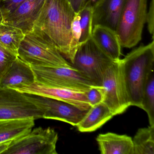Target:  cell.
<instances>
[{"label":"cell","instance_id":"obj_1","mask_svg":"<svg viewBox=\"0 0 154 154\" xmlns=\"http://www.w3.org/2000/svg\"><path fill=\"white\" fill-rule=\"evenodd\" d=\"M75 13L68 0H45L32 31L70 62L71 29Z\"/></svg>","mask_w":154,"mask_h":154},{"label":"cell","instance_id":"obj_2","mask_svg":"<svg viewBox=\"0 0 154 154\" xmlns=\"http://www.w3.org/2000/svg\"><path fill=\"white\" fill-rule=\"evenodd\" d=\"M119 64L131 106L141 109L144 85L149 75L154 70V39L120 59Z\"/></svg>","mask_w":154,"mask_h":154},{"label":"cell","instance_id":"obj_3","mask_svg":"<svg viewBox=\"0 0 154 154\" xmlns=\"http://www.w3.org/2000/svg\"><path fill=\"white\" fill-rule=\"evenodd\" d=\"M18 57L30 66H72L54 46L33 32L25 34Z\"/></svg>","mask_w":154,"mask_h":154},{"label":"cell","instance_id":"obj_4","mask_svg":"<svg viewBox=\"0 0 154 154\" xmlns=\"http://www.w3.org/2000/svg\"><path fill=\"white\" fill-rule=\"evenodd\" d=\"M114 62L91 37L79 45L71 64L94 85L101 86L104 73Z\"/></svg>","mask_w":154,"mask_h":154},{"label":"cell","instance_id":"obj_5","mask_svg":"<svg viewBox=\"0 0 154 154\" xmlns=\"http://www.w3.org/2000/svg\"><path fill=\"white\" fill-rule=\"evenodd\" d=\"M147 0H126L116 29L122 47L131 48L142 38Z\"/></svg>","mask_w":154,"mask_h":154},{"label":"cell","instance_id":"obj_6","mask_svg":"<svg viewBox=\"0 0 154 154\" xmlns=\"http://www.w3.org/2000/svg\"><path fill=\"white\" fill-rule=\"evenodd\" d=\"M35 82L48 86L85 92L93 83L72 67L31 66Z\"/></svg>","mask_w":154,"mask_h":154},{"label":"cell","instance_id":"obj_7","mask_svg":"<svg viewBox=\"0 0 154 154\" xmlns=\"http://www.w3.org/2000/svg\"><path fill=\"white\" fill-rule=\"evenodd\" d=\"M58 139L54 129L35 128L11 141L4 154H57Z\"/></svg>","mask_w":154,"mask_h":154},{"label":"cell","instance_id":"obj_8","mask_svg":"<svg viewBox=\"0 0 154 154\" xmlns=\"http://www.w3.org/2000/svg\"><path fill=\"white\" fill-rule=\"evenodd\" d=\"M42 110L27 94L0 86V120L19 119H43Z\"/></svg>","mask_w":154,"mask_h":154},{"label":"cell","instance_id":"obj_9","mask_svg":"<svg viewBox=\"0 0 154 154\" xmlns=\"http://www.w3.org/2000/svg\"><path fill=\"white\" fill-rule=\"evenodd\" d=\"M119 60L114 62L106 70L101 85L104 92L103 103L114 116L122 114L131 106L122 79Z\"/></svg>","mask_w":154,"mask_h":154},{"label":"cell","instance_id":"obj_10","mask_svg":"<svg viewBox=\"0 0 154 154\" xmlns=\"http://www.w3.org/2000/svg\"><path fill=\"white\" fill-rule=\"evenodd\" d=\"M28 96L42 110L43 119L60 121L76 127L87 111L59 100L38 95Z\"/></svg>","mask_w":154,"mask_h":154},{"label":"cell","instance_id":"obj_11","mask_svg":"<svg viewBox=\"0 0 154 154\" xmlns=\"http://www.w3.org/2000/svg\"><path fill=\"white\" fill-rule=\"evenodd\" d=\"M13 89L26 94L38 95L65 102L83 110H88L91 108L86 100L85 92L48 86L35 82Z\"/></svg>","mask_w":154,"mask_h":154},{"label":"cell","instance_id":"obj_12","mask_svg":"<svg viewBox=\"0 0 154 154\" xmlns=\"http://www.w3.org/2000/svg\"><path fill=\"white\" fill-rule=\"evenodd\" d=\"M45 0H27L3 20L2 23L21 29L25 34L32 32Z\"/></svg>","mask_w":154,"mask_h":154},{"label":"cell","instance_id":"obj_13","mask_svg":"<svg viewBox=\"0 0 154 154\" xmlns=\"http://www.w3.org/2000/svg\"><path fill=\"white\" fill-rule=\"evenodd\" d=\"M126 0H100L93 8V26L100 25L116 31Z\"/></svg>","mask_w":154,"mask_h":154},{"label":"cell","instance_id":"obj_14","mask_svg":"<svg viewBox=\"0 0 154 154\" xmlns=\"http://www.w3.org/2000/svg\"><path fill=\"white\" fill-rule=\"evenodd\" d=\"M35 82L32 67L18 57L0 79V86L14 89Z\"/></svg>","mask_w":154,"mask_h":154},{"label":"cell","instance_id":"obj_15","mask_svg":"<svg viewBox=\"0 0 154 154\" xmlns=\"http://www.w3.org/2000/svg\"><path fill=\"white\" fill-rule=\"evenodd\" d=\"M92 38L98 46L114 62H118L121 55V46L115 30L104 26H94Z\"/></svg>","mask_w":154,"mask_h":154},{"label":"cell","instance_id":"obj_16","mask_svg":"<svg viewBox=\"0 0 154 154\" xmlns=\"http://www.w3.org/2000/svg\"><path fill=\"white\" fill-rule=\"evenodd\" d=\"M101 154H133L132 138L112 132L100 134L96 138Z\"/></svg>","mask_w":154,"mask_h":154},{"label":"cell","instance_id":"obj_17","mask_svg":"<svg viewBox=\"0 0 154 154\" xmlns=\"http://www.w3.org/2000/svg\"><path fill=\"white\" fill-rule=\"evenodd\" d=\"M114 115L103 102L91 107L76 127L79 131L90 132L97 130Z\"/></svg>","mask_w":154,"mask_h":154},{"label":"cell","instance_id":"obj_18","mask_svg":"<svg viewBox=\"0 0 154 154\" xmlns=\"http://www.w3.org/2000/svg\"><path fill=\"white\" fill-rule=\"evenodd\" d=\"M33 119L0 120V144L11 142L27 133L35 125Z\"/></svg>","mask_w":154,"mask_h":154},{"label":"cell","instance_id":"obj_19","mask_svg":"<svg viewBox=\"0 0 154 154\" xmlns=\"http://www.w3.org/2000/svg\"><path fill=\"white\" fill-rule=\"evenodd\" d=\"M25 35L20 29L2 22L0 23V45L17 56L20 43Z\"/></svg>","mask_w":154,"mask_h":154},{"label":"cell","instance_id":"obj_20","mask_svg":"<svg viewBox=\"0 0 154 154\" xmlns=\"http://www.w3.org/2000/svg\"><path fill=\"white\" fill-rule=\"evenodd\" d=\"M132 142L133 154H154V126L139 129Z\"/></svg>","mask_w":154,"mask_h":154},{"label":"cell","instance_id":"obj_21","mask_svg":"<svg viewBox=\"0 0 154 154\" xmlns=\"http://www.w3.org/2000/svg\"><path fill=\"white\" fill-rule=\"evenodd\" d=\"M141 109L147 114L149 126H154V70L149 75L144 85Z\"/></svg>","mask_w":154,"mask_h":154},{"label":"cell","instance_id":"obj_22","mask_svg":"<svg viewBox=\"0 0 154 154\" xmlns=\"http://www.w3.org/2000/svg\"><path fill=\"white\" fill-rule=\"evenodd\" d=\"M93 7L85 6L78 12L81 31L80 45L91 38L93 28Z\"/></svg>","mask_w":154,"mask_h":154},{"label":"cell","instance_id":"obj_23","mask_svg":"<svg viewBox=\"0 0 154 154\" xmlns=\"http://www.w3.org/2000/svg\"><path fill=\"white\" fill-rule=\"evenodd\" d=\"M79 13H75V16L73 20L72 25V35L70 42V54L71 60L70 63L72 62L75 54L80 45V37H81V28L79 21Z\"/></svg>","mask_w":154,"mask_h":154},{"label":"cell","instance_id":"obj_24","mask_svg":"<svg viewBox=\"0 0 154 154\" xmlns=\"http://www.w3.org/2000/svg\"><path fill=\"white\" fill-rule=\"evenodd\" d=\"M17 57V55L0 45V79Z\"/></svg>","mask_w":154,"mask_h":154},{"label":"cell","instance_id":"obj_25","mask_svg":"<svg viewBox=\"0 0 154 154\" xmlns=\"http://www.w3.org/2000/svg\"><path fill=\"white\" fill-rule=\"evenodd\" d=\"M86 100L91 107L103 102L104 92L101 86H93L85 91Z\"/></svg>","mask_w":154,"mask_h":154},{"label":"cell","instance_id":"obj_26","mask_svg":"<svg viewBox=\"0 0 154 154\" xmlns=\"http://www.w3.org/2000/svg\"><path fill=\"white\" fill-rule=\"evenodd\" d=\"M27 0H0V10L3 20Z\"/></svg>","mask_w":154,"mask_h":154},{"label":"cell","instance_id":"obj_27","mask_svg":"<svg viewBox=\"0 0 154 154\" xmlns=\"http://www.w3.org/2000/svg\"><path fill=\"white\" fill-rule=\"evenodd\" d=\"M146 22L147 24L148 30L153 38L154 31V0L150 1L149 8L147 11Z\"/></svg>","mask_w":154,"mask_h":154},{"label":"cell","instance_id":"obj_28","mask_svg":"<svg viewBox=\"0 0 154 154\" xmlns=\"http://www.w3.org/2000/svg\"><path fill=\"white\" fill-rule=\"evenodd\" d=\"M75 13H78L82 8L83 0H68Z\"/></svg>","mask_w":154,"mask_h":154},{"label":"cell","instance_id":"obj_29","mask_svg":"<svg viewBox=\"0 0 154 154\" xmlns=\"http://www.w3.org/2000/svg\"><path fill=\"white\" fill-rule=\"evenodd\" d=\"M100 1V0H83L82 8L85 6H91L93 8Z\"/></svg>","mask_w":154,"mask_h":154},{"label":"cell","instance_id":"obj_30","mask_svg":"<svg viewBox=\"0 0 154 154\" xmlns=\"http://www.w3.org/2000/svg\"><path fill=\"white\" fill-rule=\"evenodd\" d=\"M11 142H6V143L0 144V154H4L5 151L7 150Z\"/></svg>","mask_w":154,"mask_h":154},{"label":"cell","instance_id":"obj_31","mask_svg":"<svg viewBox=\"0 0 154 154\" xmlns=\"http://www.w3.org/2000/svg\"><path fill=\"white\" fill-rule=\"evenodd\" d=\"M3 17L2 16V13L1 11L0 10V23L3 22Z\"/></svg>","mask_w":154,"mask_h":154}]
</instances>
